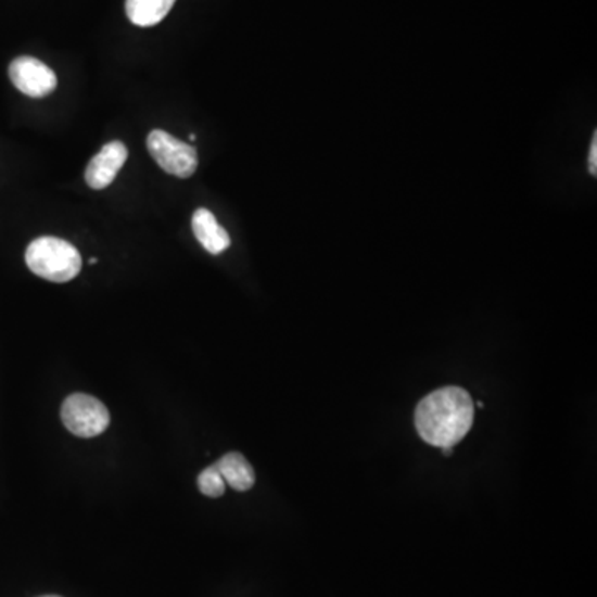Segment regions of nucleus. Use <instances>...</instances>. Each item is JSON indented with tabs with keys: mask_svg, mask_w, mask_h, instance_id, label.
<instances>
[{
	"mask_svg": "<svg viewBox=\"0 0 597 597\" xmlns=\"http://www.w3.org/2000/svg\"><path fill=\"white\" fill-rule=\"evenodd\" d=\"M25 263L34 275L52 282L72 281L81 269L77 247L53 236H42L28 244Z\"/></svg>",
	"mask_w": 597,
	"mask_h": 597,
	"instance_id": "nucleus-2",
	"label": "nucleus"
},
{
	"mask_svg": "<svg viewBox=\"0 0 597 597\" xmlns=\"http://www.w3.org/2000/svg\"><path fill=\"white\" fill-rule=\"evenodd\" d=\"M198 486H200V492L209 496V498H219V496L225 495L226 483L216 465L201 471L200 477H198Z\"/></svg>",
	"mask_w": 597,
	"mask_h": 597,
	"instance_id": "nucleus-10",
	"label": "nucleus"
},
{
	"mask_svg": "<svg viewBox=\"0 0 597 597\" xmlns=\"http://www.w3.org/2000/svg\"><path fill=\"white\" fill-rule=\"evenodd\" d=\"M589 173L593 176L597 175V134H594L593 143H590Z\"/></svg>",
	"mask_w": 597,
	"mask_h": 597,
	"instance_id": "nucleus-11",
	"label": "nucleus"
},
{
	"mask_svg": "<svg viewBox=\"0 0 597 597\" xmlns=\"http://www.w3.org/2000/svg\"><path fill=\"white\" fill-rule=\"evenodd\" d=\"M215 465L226 485L231 486L236 492H247V490L253 488L256 477H254L253 467L243 455L231 452Z\"/></svg>",
	"mask_w": 597,
	"mask_h": 597,
	"instance_id": "nucleus-8",
	"label": "nucleus"
},
{
	"mask_svg": "<svg viewBox=\"0 0 597 597\" xmlns=\"http://www.w3.org/2000/svg\"><path fill=\"white\" fill-rule=\"evenodd\" d=\"M147 147L160 168L176 178H190L198 168L194 147L178 140L168 131L153 130L148 135Z\"/></svg>",
	"mask_w": 597,
	"mask_h": 597,
	"instance_id": "nucleus-4",
	"label": "nucleus"
},
{
	"mask_svg": "<svg viewBox=\"0 0 597 597\" xmlns=\"http://www.w3.org/2000/svg\"><path fill=\"white\" fill-rule=\"evenodd\" d=\"M42 597H60V596H42Z\"/></svg>",
	"mask_w": 597,
	"mask_h": 597,
	"instance_id": "nucleus-12",
	"label": "nucleus"
},
{
	"mask_svg": "<svg viewBox=\"0 0 597 597\" xmlns=\"http://www.w3.org/2000/svg\"><path fill=\"white\" fill-rule=\"evenodd\" d=\"M9 77L18 92L33 99L50 96L56 88L55 72L34 56H18L9 67Z\"/></svg>",
	"mask_w": 597,
	"mask_h": 597,
	"instance_id": "nucleus-5",
	"label": "nucleus"
},
{
	"mask_svg": "<svg viewBox=\"0 0 597 597\" xmlns=\"http://www.w3.org/2000/svg\"><path fill=\"white\" fill-rule=\"evenodd\" d=\"M176 0H127L128 18L138 27H153L172 11Z\"/></svg>",
	"mask_w": 597,
	"mask_h": 597,
	"instance_id": "nucleus-9",
	"label": "nucleus"
},
{
	"mask_svg": "<svg viewBox=\"0 0 597 597\" xmlns=\"http://www.w3.org/2000/svg\"><path fill=\"white\" fill-rule=\"evenodd\" d=\"M62 422L74 435L93 439L109 429L110 411L92 395L74 394L62 405Z\"/></svg>",
	"mask_w": 597,
	"mask_h": 597,
	"instance_id": "nucleus-3",
	"label": "nucleus"
},
{
	"mask_svg": "<svg viewBox=\"0 0 597 597\" xmlns=\"http://www.w3.org/2000/svg\"><path fill=\"white\" fill-rule=\"evenodd\" d=\"M473 418L470 394L460 386H443L418 404L415 427L429 445L454 448L470 432Z\"/></svg>",
	"mask_w": 597,
	"mask_h": 597,
	"instance_id": "nucleus-1",
	"label": "nucleus"
},
{
	"mask_svg": "<svg viewBox=\"0 0 597 597\" xmlns=\"http://www.w3.org/2000/svg\"><path fill=\"white\" fill-rule=\"evenodd\" d=\"M128 158V150L122 141H112L102 148V152L93 156L88 163L85 179L92 190H105L113 183V179L124 168Z\"/></svg>",
	"mask_w": 597,
	"mask_h": 597,
	"instance_id": "nucleus-6",
	"label": "nucleus"
},
{
	"mask_svg": "<svg viewBox=\"0 0 597 597\" xmlns=\"http://www.w3.org/2000/svg\"><path fill=\"white\" fill-rule=\"evenodd\" d=\"M191 226H193L194 236H196L198 243L204 247L209 254H221L231 246V238H229L226 229L219 225L218 219L215 218L209 209L206 207H200L196 209L191 219Z\"/></svg>",
	"mask_w": 597,
	"mask_h": 597,
	"instance_id": "nucleus-7",
	"label": "nucleus"
}]
</instances>
